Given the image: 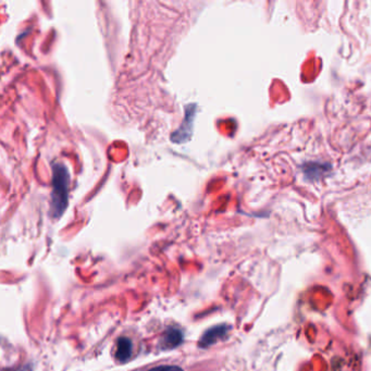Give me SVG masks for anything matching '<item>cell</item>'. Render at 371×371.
I'll list each match as a JSON object with an SVG mask.
<instances>
[{"label": "cell", "instance_id": "cell-5", "mask_svg": "<svg viewBox=\"0 0 371 371\" xmlns=\"http://www.w3.org/2000/svg\"><path fill=\"white\" fill-rule=\"evenodd\" d=\"M326 170L325 165H320V163H308L304 167V172L307 177H318L319 174H322Z\"/></svg>", "mask_w": 371, "mask_h": 371}, {"label": "cell", "instance_id": "cell-2", "mask_svg": "<svg viewBox=\"0 0 371 371\" xmlns=\"http://www.w3.org/2000/svg\"><path fill=\"white\" fill-rule=\"evenodd\" d=\"M230 328L228 325H217L213 326V328L207 330L202 338L199 339V346L203 348L210 347L212 345H215L216 343L222 341L228 335Z\"/></svg>", "mask_w": 371, "mask_h": 371}, {"label": "cell", "instance_id": "cell-1", "mask_svg": "<svg viewBox=\"0 0 371 371\" xmlns=\"http://www.w3.org/2000/svg\"><path fill=\"white\" fill-rule=\"evenodd\" d=\"M69 185H70V174L68 169L61 163H55L53 166V193H52V216L59 218L64 215L68 207Z\"/></svg>", "mask_w": 371, "mask_h": 371}, {"label": "cell", "instance_id": "cell-6", "mask_svg": "<svg viewBox=\"0 0 371 371\" xmlns=\"http://www.w3.org/2000/svg\"><path fill=\"white\" fill-rule=\"evenodd\" d=\"M148 371H184V370L179 366H173V364H163V366H158Z\"/></svg>", "mask_w": 371, "mask_h": 371}, {"label": "cell", "instance_id": "cell-3", "mask_svg": "<svg viewBox=\"0 0 371 371\" xmlns=\"http://www.w3.org/2000/svg\"><path fill=\"white\" fill-rule=\"evenodd\" d=\"M182 339H183V334L179 329H169L162 336V348L172 349L177 347L182 343Z\"/></svg>", "mask_w": 371, "mask_h": 371}, {"label": "cell", "instance_id": "cell-4", "mask_svg": "<svg viewBox=\"0 0 371 371\" xmlns=\"http://www.w3.org/2000/svg\"><path fill=\"white\" fill-rule=\"evenodd\" d=\"M132 355V343L128 337H120L117 343L116 358L121 362L127 361Z\"/></svg>", "mask_w": 371, "mask_h": 371}]
</instances>
